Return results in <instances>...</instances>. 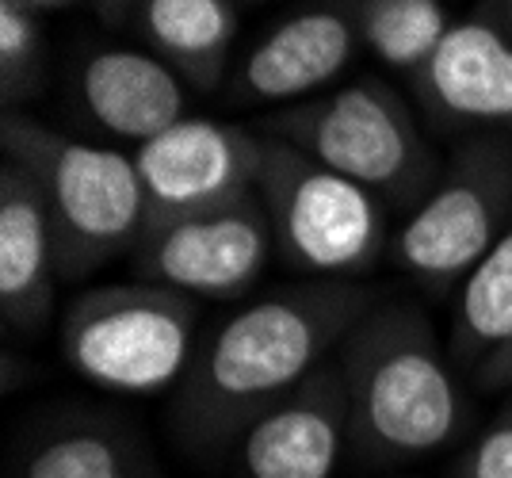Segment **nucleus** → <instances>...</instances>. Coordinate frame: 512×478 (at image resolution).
Wrapping results in <instances>:
<instances>
[{
  "label": "nucleus",
  "mask_w": 512,
  "mask_h": 478,
  "mask_svg": "<svg viewBox=\"0 0 512 478\" xmlns=\"http://www.w3.org/2000/svg\"><path fill=\"white\" fill-rule=\"evenodd\" d=\"M12 478H142V448L104 413L54 417L27 440Z\"/></svg>",
  "instance_id": "16"
},
{
  "label": "nucleus",
  "mask_w": 512,
  "mask_h": 478,
  "mask_svg": "<svg viewBox=\"0 0 512 478\" xmlns=\"http://www.w3.org/2000/svg\"><path fill=\"white\" fill-rule=\"evenodd\" d=\"M352 12L363 46L379 62L409 77H417L432 62V54L455 27L440 0H356Z\"/></svg>",
  "instance_id": "18"
},
{
  "label": "nucleus",
  "mask_w": 512,
  "mask_h": 478,
  "mask_svg": "<svg viewBox=\"0 0 512 478\" xmlns=\"http://www.w3.org/2000/svg\"><path fill=\"white\" fill-rule=\"evenodd\" d=\"M512 222V142L474 138L451 157L398 230L394 253L428 287L463 283Z\"/></svg>",
  "instance_id": "7"
},
{
  "label": "nucleus",
  "mask_w": 512,
  "mask_h": 478,
  "mask_svg": "<svg viewBox=\"0 0 512 478\" xmlns=\"http://www.w3.org/2000/svg\"><path fill=\"white\" fill-rule=\"evenodd\" d=\"M199 341V299L146 280L81 291L62 314L65 364L115 394L180 387Z\"/></svg>",
  "instance_id": "4"
},
{
  "label": "nucleus",
  "mask_w": 512,
  "mask_h": 478,
  "mask_svg": "<svg viewBox=\"0 0 512 478\" xmlns=\"http://www.w3.org/2000/svg\"><path fill=\"white\" fill-rule=\"evenodd\" d=\"M130 23L184 85L211 92L226 81L237 39L230 0H138Z\"/></svg>",
  "instance_id": "15"
},
{
  "label": "nucleus",
  "mask_w": 512,
  "mask_h": 478,
  "mask_svg": "<svg viewBox=\"0 0 512 478\" xmlns=\"http://www.w3.org/2000/svg\"><path fill=\"white\" fill-rule=\"evenodd\" d=\"M459 478H512V406L497 413L490 429L470 444Z\"/></svg>",
  "instance_id": "20"
},
{
  "label": "nucleus",
  "mask_w": 512,
  "mask_h": 478,
  "mask_svg": "<svg viewBox=\"0 0 512 478\" xmlns=\"http://www.w3.org/2000/svg\"><path fill=\"white\" fill-rule=\"evenodd\" d=\"M371 310V291L352 280L276 287L245 303L199 348L172 402V429L195 456L218 459L260 413L325 368L352 326Z\"/></svg>",
  "instance_id": "1"
},
{
  "label": "nucleus",
  "mask_w": 512,
  "mask_h": 478,
  "mask_svg": "<svg viewBox=\"0 0 512 478\" xmlns=\"http://www.w3.org/2000/svg\"><path fill=\"white\" fill-rule=\"evenodd\" d=\"M268 134L363 184L386 207H417L440 176L409 104L375 77L283 111Z\"/></svg>",
  "instance_id": "6"
},
{
  "label": "nucleus",
  "mask_w": 512,
  "mask_h": 478,
  "mask_svg": "<svg viewBox=\"0 0 512 478\" xmlns=\"http://www.w3.org/2000/svg\"><path fill=\"white\" fill-rule=\"evenodd\" d=\"M96 8V16H104L107 23H130L134 20V8L138 0H88Z\"/></svg>",
  "instance_id": "22"
},
{
  "label": "nucleus",
  "mask_w": 512,
  "mask_h": 478,
  "mask_svg": "<svg viewBox=\"0 0 512 478\" xmlns=\"http://www.w3.org/2000/svg\"><path fill=\"white\" fill-rule=\"evenodd\" d=\"M4 157L39 184L58 241V272L77 280L119 253H134L150 226V207L134 153L92 146L23 111H4Z\"/></svg>",
  "instance_id": "3"
},
{
  "label": "nucleus",
  "mask_w": 512,
  "mask_h": 478,
  "mask_svg": "<svg viewBox=\"0 0 512 478\" xmlns=\"http://www.w3.org/2000/svg\"><path fill=\"white\" fill-rule=\"evenodd\" d=\"M413 81L444 123L512 131V39L497 23H455Z\"/></svg>",
  "instance_id": "13"
},
{
  "label": "nucleus",
  "mask_w": 512,
  "mask_h": 478,
  "mask_svg": "<svg viewBox=\"0 0 512 478\" xmlns=\"http://www.w3.org/2000/svg\"><path fill=\"white\" fill-rule=\"evenodd\" d=\"M337 360L352 444L371 459L432 456L463 425V387L421 310L371 306Z\"/></svg>",
  "instance_id": "2"
},
{
  "label": "nucleus",
  "mask_w": 512,
  "mask_h": 478,
  "mask_svg": "<svg viewBox=\"0 0 512 478\" xmlns=\"http://www.w3.org/2000/svg\"><path fill=\"white\" fill-rule=\"evenodd\" d=\"M46 73L43 27L31 8L20 0H0V85H4V111L31 100Z\"/></svg>",
  "instance_id": "19"
},
{
  "label": "nucleus",
  "mask_w": 512,
  "mask_h": 478,
  "mask_svg": "<svg viewBox=\"0 0 512 478\" xmlns=\"http://www.w3.org/2000/svg\"><path fill=\"white\" fill-rule=\"evenodd\" d=\"M474 379L482 391H512V333L493 352L482 356V364L474 368Z\"/></svg>",
  "instance_id": "21"
},
{
  "label": "nucleus",
  "mask_w": 512,
  "mask_h": 478,
  "mask_svg": "<svg viewBox=\"0 0 512 478\" xmlns=\"http://www.w3.org/2000/svg\"><path fill=\"white\" fill-rule=\"evenodd\" d=\"M497 20H501L497 27L512 39V0H497Z\"/></svg>",
  "instance_id": "24"
},
{
  "label": "nucleus",
  "mask_w": 512,
  "mask_h": 478,
  "mask_svg": "<svg viewBox=\"0 0 512 478\" xmlns=\"http://www.w3.org/2000/svg\"><path fill=\"white\" fill-rule=\"evenodd\" d=\"M348 429V391L341 368L325 364L299 391L260 413L237 440L241 478H333L341 467Z\"/></svg>",
  "instance_id": "10"
},
{
  "label": "nucleus",
  "mask_w": 512,
  "mask_h": 478,
  "mask_svg": "<svg viewBox=\"0 0 512 478\" xmlns=\"http://www.w3.org/2000/svg\"><path fill=\"white\" fill-rule=\"evenodd\" d=\"M276 253L272 222L256 192L211 211L146 226L134 245V276L184 291L192 299H237L253 287Z\"/></svg>",
  "instance_id": "8"
},
{
  "label": "nucleus",
  "mask_w": 512,
  "mask_h": 478,
  "mask_svg": "<svg viewBox=\"0 0 512 478\" xmlns=\"http://www.w3.org/2000/svg\"><path fill=\"white\" fill-rule=\"evenodd\" d=\"M256 196L272 222L276 253L302 276L352 280L383 257V199L272 134H264Z\"/></svg>",
  "instance_id": "5"
},
{
  "label": "nucleus",
  "mask_w": 512,
  "mask_h": 478,
  "mask_svg": "<svg viewBox=\"0 0 512 478\" xmlns=\"http://www.w3.org/2000/svg\"><path fill=\"white\" fill-rule=\"evenodd\" d=\"M363 46L352 8H306L272 27L234 73V100L283 104L318 92L352 66Z\"/></svg>",
  "instance_id": "11"
},
{
  "label": "nucleus",
  "mask_w": 512,
  "mask_h": 478,
  "mask_svg": "<svg viewBox=\"0 0 512 478\" xmlns=\"http://www.w3.org/2000/svg\"><path fill=\"white\" fill-rule=\"evenodd\" d=\"M23 8H31L35 16H46V12H62L69 4H77V0H20Z\"/></svg>",
  "instance_id": "23"
},
{
  "label": "nucleus",
  "mask_w": 512,
  "mask_h": 478,
  "mask_svg": "<svg viewBox=\"0 0 512 478\" xmlns=\"http://www.w3.org/2000/svg\"><path fill=\"white\" fill-rule=\"evenodd\" d=\"M130 153L142 176L150 226H157L256 192L264 134L184 115Z\"/></svg>",
  "instance_id": "9"
},
{
  "label": "nucleus",
  "mask_w": 512,
  "mask_h": 478,
  "mask_svg": "<svg viewBox=\"0 0 512 478\" xmlns=\"http://www.w3.org/2000/svg\"><path fill=\"white\" fill-rule=\"evenodd\" d=\"M58 241L50 211L27 169L0 165V310L16 333L35 337L54 314Z\"/></svg>",
  "instance_id": "12"
},
{
  "label": "nucleus",
  "mask_w": 512,
  "mask_h": 478,
  "mask_svg": "<svg viewBox=\"0 0 512 478\" xmlns=\"http://www.w3.org/2000/svg\"><path fill=\"white\" fill-rule=\"evenodd\" d=\"M512 333V222L497 238L490 257L470 272L459 287L451 352L459 364L478 368L482 356L493 352Z\"/></svg>",
  "instance_id": "17"
},
{
  "label": "nucleus",
  "mask_w": 512,
  "mask_h": 478,
  "mask_svg": "<svg viewBox=\"0 0 512 478\" xmlns=\"http://www.w3.org/2000/svg\"><path fill=\"white\" fill-rule=\"evenodd\" d=\"M85 111L123 142H150L184 119L188 85L150 50L104 46L77 73Z\"/></svg>",
  "instance_id": "14"
}]
</instances>
